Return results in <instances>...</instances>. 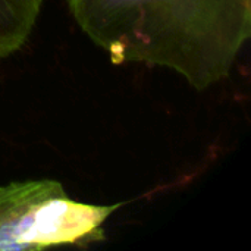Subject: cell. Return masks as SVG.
Listing matches in <instances>:
<instances>
[{"label": "cell", "instance_id": "cell-2", "mask_svg": "<svg viewBox=\"0 0 251 251\" xmlns=\"http://www.w3.org/2000/svg\"><path fill=\"white\" fill-rule=\"evenodd\" d=\"M119 207L75 201L53 179L12 181L0 185V251L100 241L103 224Z\"/></svg>", "mask_w": 251, "mask_h": 251}, {"label": "cell", "instance_id": "cell-1", "mask_svg": "<svg viewBox=\"0 0 251 251\" xmlns=\"http://www.w3.org/2000/svg\"><path fill=\"white\" fill-rule=\"evenodd\" d=\"M112 63L172 69L196 90L228 78L251 35V0H65Z\"/></svg>", "mask_w": 251, "mask_h": 251}, {"label": "cell", "instance_id": "cell-3", "mask_svg": "<svg viewBox=\"0 0 251 251\" xmlns=\"http://www.w3.org/2000/svg\"><path fill=\"white\" fill-rule=\"evenodd\" d=\"M43 0H0V59L18 51L28 40Z\"/></svg>", "mask_w": 251, "mask_h": 251}]
</instances>
